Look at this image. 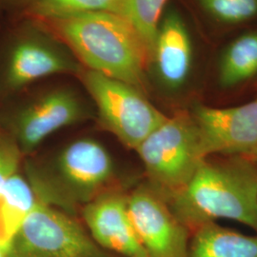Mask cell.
I'll list each match as a JSON object with an SVG mask.
<instances>
[{"instance_id":"cell-16","label":"cell","mask_w":257,"mask_h":257,"mask_svg":"<svg viewBox=\"0 0 257 257\" xmlns=\"http://www.w3.org/2000/svg\"><path fill=\"white\" fill-rule=\"evenodd\" d=\"M257 74V31L236 38L221 57L219 83L230 88Z\"/></svg>"},{"instance_id":"cell-2","label":"cell","mask_w":257,"mask_h":257,"mask_svg":"<svg viewBox=\"0 0 257 257\" xmlns=\"http://www.w3.org/2000/svg\"><path fill=\"white\" fill-rule=\"evenodd\" d=\"M205 159L172 210L189 230L216 219L237 221L257 231V166L248 157Z\"/></svg>"},{"instance_id":"cell-13","label":"cell","mask_w":257,"mask_h":257,"mask_svg":"<svg viewBox=\"0 0 257 257\" xmlns=\"http://www.w3.org/2000/svg\"><path fill=\"white\" fill-rule=\"evenodd\" d=\"M187 257H257V235L209 222L193 230Z\"/></svg>"},{"instance_id":"cell-9","label":"cell","mask_w":257,"mask_h":257,"mask_svg":"<svg viewBox=\"0 0 257 257\" xmlns=\"http://www.w3.org/2000/svg\"><path fill=\"white\" fill-rule=\"evenodd\" d=\"M113 176L110 154L95 140L79 139L56 159L55 185L68 200L89 203L103 194Z\"/></svg>"},{"instance_id":"cell-6","label":"cell","mask_w":257,"mask_h":257,"mask_svg":"<svg viewBox=\"0 0 257 257\" xmlns=\"http://www.w3.org/2000/svg\"><path fill=\"white\" fill-rule=\"evenodd\" d=\"M55 36L40 28L21 29L5 51L4 81L12 91L59 74H80L83 66Z\"/></svg>"},{"instance_id":"cell-14","label":"cell","mask_w":257,"mask_h":257,"mask_svg":"<svg viewBox=\"0 0 257 257\" xmlns=\"http://www.w3.org/2000/svg\"><path fill=\"white\" fill-rule=\"evenodd\" d=\"M37 192L19 173L11 176L0 192V241H10L36 207Z\"/></svg>"},{"instance_id":"cell-20","label":"cell","mask_w":257,"mask_h":257,"mask_svg":"<svg viewBox=\"0 0 257 257\" xmlns=\"http://www.w3.org/2000/svg\"><path fill=\"white\" fill-rule=\"evenodd\" d=\"M0 257H13L11 240L0 241Z\"/></svg>"},{"instance_id":"cell-10","label":"cell","mask_w":257,"mask_h":257,"mask_svg":"<svg viewBox=\"0 0 257 257\" xmlns=\"http://www.w3.org/2000/svg\"><path fill=\"white\" fill-rule=\"evenodd\" d=\"M87 116L85 105L72 90L58 88L40 95L20 110L16 118L21 152L35 150L49 136Z\"/></svg>"},{"instance_id":"cell-19","label":"cell","mask_w":257,"mask_h":257,"mask_svg":"<svg viewBox=\"0 0 257 257\" xmlns=\"http://www.w3.org/2000/svg\"><path fill=\"white\" fill-rule=\"evenodd\" d=\"M20 159L19 144L0 133V192L10 177L18 173Z\"/></svg>"},{"instance_id":"cell-17","label":"cell","mask_w":257,"mask_h":257,"mask_svg":"<svg viewBox=\"0 0 257 257\" xmlns=\"http://www.w3.org/2000/svg\"><path fill=\"white\" fill-rule=\"evenodd\" d=\"M28 17L47 21L89 12L109 11L113 0H13Z\"/></svg>"},{"instance_id":"cell-3","label":"cell","mask_w":257,"mask_h":257,"mask_svg":"<svg viewBox=\"0 0 257 257\" xmlns=\"http://www.w3.org/2000/svg\"><path fill=\"white\" fill-rule=\"evenodd\" d=\"M136 151L152 188L164 199L180 193L207 159L193 115L185 112L168 116Z\"/></svg>"},{"instance_id":"cell-1","label":"cell","mask_w":257,"mask_h":257,"mask_svg":"<svg viewBox=\"0 0 257 257\" xmlns=\"http://www.w3.org/2000/svg\"><path fill=\"white\" fill-rule=\"evenodd\" d=\"M44 22L84 69L128 83L143 92L151 57L124 19L110 11H99Z\"/></svg>"},{"instance_id":"cell-12","label":"cell","mask_w":257,"mask_h":257,"mask_svg":"<svg viewBox=\"0 0 257 257\" xmlns=\"http://www.w3.org/2000/svg\"><path fill=\"white\" fill-rule=\"evenodd\" d=\"M192 61L188 29L179 14L170 11L160 21L152 59L160 81L170 90L179 89L190 74Z\"/></svg>"},{"instance_id":"cell-5","label":"cell","mask_w":257,"mask_h":257,"mask_svg":"<svg viewBox=\"0 0 257 257\" xmlns=\"http://www.w3.org/2000/svg\"><path fill=\"white\" fill-rule=\"evenodd\" d=\"M13 257H107L70 215L38 200L11 239Z\"/></svg>"},{"instance_id":"cell-15","label":"cell","mask_w":257,"mask_h":257,"mask_svg":"<svg viewBox=\"0 0 257 257\" xmlns=\"http://www.w3.org/2000/svg\"><path fill=\"white\" fill-rule=\"evenodd\" d=\"M168 0H113L111 13L124 19L137 33L151 57L154 55L156 36Z\"/></svg>"},{"instance_id":"cell-7","label":"cell","mask_w":257,"mask_h":257,"mask_svg":"<svg viewBox=\"0 0 257 257\" xmlns=\"http://www.w3.org/2000/svg\"><path fill=\"white\" fill-rule=\"evenodd\" d=\"M127 208L138 239L149 257H187L190 230L153 188L131 193Z\"/></svg>"},{"instance_id":"cell-18","label":"cell","mask_w":257,"mask_h":257,"mask_svg":"<svg viewBox=\"0 0 257 257\" xmlns=\"http://www.w3.org/2000/svg\"><path fill=\"white\" fill-rule=\"evenodd\" d=\"M203 9L213 19L238 24L257 16V0H199Z\"/></svg>"},{"instance_id":"cell-4","label":"cell","mask_w":257,"mask_h":257,"mask_svg":"<svg viewBox=\"0 0 257 257\" xmlns=\"http://www.w3.org/2000/svg\"><path fill=\"white\" fill-rule=\"evenodd\" d=\"M78 75L96 105L102 125L126 147L137 150L168 117L128 83L87 69Z\"/></svg>"},{"instance_id":"cell-11","label":"cell","mask_w":257,"mask_h":257,"mask_svg":"<svg viewBox=\"0 0 257 257\" xmlns=\"http://www.w3.org/2000/svg\"><path fill=\"white\" fill-rule=\"evenodd\" d=\"M82 215L98 246L126 257H149L131 220L126 197L103 193L86 204Z\"/></svg>"},{"instance_id":"cell-8","label":"cell","mask_w":257,"mask_h":257,"mask_svg":"<svg viewBox=\"0 0 257 257\" xmlns=\"http://www.w3.org/2000/svg\"><path fill=\"white\" fill-rule=\"evenodd\" d=\"M192 115L206 158L212 155L246 156L257 147V98L231 108L196 105Z\"/></svg>"},{"instance_id":"cell-21","label":"cell","mask_w":257,"mask_h":257,"mask_svg":"<svg viewBox=\"0 0 257 257\" xmlns=\"http://www.w3.org/2000/svg\"><path fill=\"white\" fill-rule=\"evenodd\" d=\"M247 157H248L250 160H252L254 163H255V165L257 166V147L255 149H253L249 154H248V156H246Z\"/></svg>"}]
</instances>
